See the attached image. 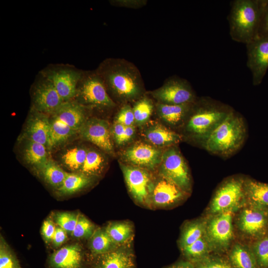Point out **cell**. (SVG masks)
I'll return each instance as SVG.
<instances>
[{
	"label": "cell",
	"mask_w": 268,
	"mask_h": 268,
	"mask_svg": "<svg viewBox=\"0 0 268 268\" xmlns=\"http://www.w3.org/2000/svg\"><path fill=\"white\" fill-rule=\"evenodd\" d=\"M95 71L108 94L110 92L123 105L135 102L146 94L138 68L127 60L107 58L100 64Z\"/></svg>",
	"instance_id": "cell-1"
},
{
	"label": "cell",
	"mask_w": 268,
	"mask_h": 268,
	"mask_svg": "<svg viewBox=\"0 0 268 268\" xmlns=\"http://www.w3.org/2000/svg\"><path fill=\"white\" fill-rule=\"evenodd\" d=\"M266 1H233L228 18L230 35L233 40L247 44L258 36Z\"/></svg>",
	"instance_id": "cell-2"
},
{
	"label": "cell",
	"mask_w": 268,
	"mask_h": 268,
	"mask_svg": "<svg viewBox=\"0 0 268 268\" xmlns=\"http://www.w3.org/2000/svg\"><path fill=\"white\" fill-rule=\"evenodd\" d=\"M246 135L243 118L231 111L202 145L209 152L227 156L242 146Z\"/></svg>",
	"instance_id": "cell-3"
},
{
	"label": "cell",
	"mask_w": 268,
	"mask_h": 268,
	"mask_svg": "<svg viewBox=\"0 0 268 268\" xmlns=\"http://www.w3.org/2000/svg\"><path fill=\"white\" fill-rule=\"evenodd\" d=\"M232 111L206 99L193 103L186 126L187 133L203 143Z\"/></svg>",
	"instance_id": "cell-4"
},
{
	"label": "cell",
	"mask_w": 268,
	"mask_h": 268,
	"mask_svg": "<svg viewBox=\"0 0 268 268\" xmlns=\"http://www.w3.org/2000/svg\"><path fill=\"white\" fill-rule=\"evenodd\" d=\"M74 100L89 108L112 109L117 105L95 70L84 71L77 85Z\"/></svg>",
	"instance_id": "cell-5"
},
{
	"label": "cell",
	"mask_w": 268,
	"mask_h": 268,
	"mask_svg": "<svg viewBox=\"0 0 268 268\" xmlns=\"http://www.w3.org/2000/svg\"><path fill=\"white\" fill-rule=\"evenodd\" d=\"M159 171L161 177L173 183L185 193L190 191L189 168L177 147H170L162 153Z\"/></svg>",
	"instance_id": "cell-6"
},
{
	"label": "cell",
	"mask_w": 268,
	"mask_h": 268,
	"mask_svg": "<svg viewBox=\"0 0 268 268\" xmlns=\"http://www.w3.org/2000/svg\"><path fill=\"white\" fill-rule=\"evenodd\" d=\"M42 72L52 81L64 102L74 100L84 71L69 65H57L50 66Z\"/></svg>",
	"instance_id": "cell-7"
},
{
	"label": "cell",
	"mask_w": 268,
	"mask_h": 268,
	"mask_svg": "<svg viewBox=\"0 0 268 268\" xmlns=\"http://www.w3.org/2000/svg\"><path fill=\"white\" fill-rule=\"evenodd\" d=\"M147 94L157 103L170 105L193 103L197 99L189 82L178 76L168 78L160 87Z\"/></svg>",
	"instance_id": "cell-8"
},
{
	"label": "cell",
	"mask_w": 268,
	"mask_h": 268,
	"mask_svg": "<svg viewBox=\"0 0 268 268\" xmlns=\"http://www.w3.org/2000/svg\"><path fill=\"white\" fill-rule=\"evenodd\" d=\"M32 89V108L51 115L64 102L52 81L40 71Z\"/></svg>",
	"instance_id": "cell-9"
},
{
	"label": "cell",
	"mask_w": 268,
	"mask_h": 268,
	"mask_svg": "<svg viewBox=\"0 0 268 268\" xmlns=\"http://www.w3.org/2000/svg\"><path fill=\"white\" fill-rule=\"evenodd\" d=\"M130 193L139 204L149 205L153 181L147 170L137 167L121 164Z\"/></svg>",
	"instance_id": "cell-10"
},
{
	"label": "cell",
	"mask_w": 268,
	"mask_h": 268,
	"mask_svg": "<svg viewBox=\"0 0 268 268\" xmlns=\"http://www.w3.org/2000/svg\"><path fill=\"white\" fill-rule=\"evenodd\" d=\"M245 198L244 181L231 178L224 182L216 191L210 204L212 212L230 211Z\"/></svg>",
	"instance_id": "cell-11"
},
{
	"label": "cell",
	"mask_w": 268,
	"mask_h": 268,
	"mask_svg": "<svg viewBox=\"0 0 268 268\" xmlns=\"http://www.w3.org/2000/svg\"><path fill=\"white\" fill-rule=\"evenodd\" d=\"M247 66L254 85L261 83L268 69V35L259 36L246 44Z\"/></svg>",
	"instance_id": "cell-12"
},
{
	"label": "cell",
	"mask_w": 268,
	"mask_h": 268,
	"mask_svg": "<svg viewBox=\"0 0 268 268\" xmlns=\"http://www.w3.org/2000/svg\"><path fill=\"white\" fill-rule=\"evenodd\" d=\"M161 151L149 144L140 143L126 149L122 154L123 159L132 166L153 170L159 165Z\"/></svg>",
	"instance_id": "cell-13"
},
{
	"label": "cell",
	"mask_w": 268,
	"mask_h": 268,
	"mask_svg": "<svg viewBox=\"0 0 268 268\" xmlns=\"http://www.w3.org/2000/svg\"><path fill=\"white\" fill-rule=\"evenodd\" d=\"M81 136L109 153L113 152L109 125L107 121L96 118L87 119L79 131Z\"/></svg>",
	"instance_id": "cell-14"
},
{
	"label": "cell",
	"mask_w": 268,
	"mask_h": 268,
	"mask_svg": "<svg viewBox=\"0 0 268 268\" xmlns=\"http://www.w3.org/2000/svg\"><path fill=\"white\" fill-rule=\"evenodd\" d=\"M185 193L173 183L160 176L153 182L149 205L156 207L170 206L181 200Z\"/></svg>",
	"instance_id": "cell-15"
},
{
	"label": "cell",
	"mask_w": 268,
	"mask_h": 268,
	"mask_svg": "<svg viewBox=\"0 0 268 268\" xmlns=\"http://www.w3.org/2000/svg\"><path fill=\"white\" fill-rule=\"evenodd\" d=\"M239 225L249 236H260L268 227V212L266 208L254 206L247 208L240 214Z\"/></svg>",
	"instance_id": "cell-16"
},
{
	"label": "cell",
	"mask_w": 268,
	"mask_h": 268,
	"mask_svg": "<svg viewBox=\"0 0 268 268\" xmlns=\"http://www.w3.org/2000/svg\"><path fill=\"white\" fill-rule=\"evenodd\" d=\"M50 133V116L32 108L25 129L24 137L27 140L40 143L48 147Z\"/></svg>",
	"instance_id": "cell-17"
},
{
	"label": "cell",
	"mask_w": 268,
	"mask_h": 268,
	"mask_svg": "<svg viewBox=\"0 0 268 268\" xmlns=\"http://www.w3.org/2000/svg\"><path fill=\"white\" fill-rule=\"evenodd\" d=\"M89 108L81 104L75 100L64 102L51 115L75 131H79L87 119V111Z\"/></svg>",
	"instance_id": "cell-18"
},
{
	"label": "cell",
	"mask_w": 268,
	"mask_h": 268,
	"mask_svg": "<svg viewBox=\"0 0 268 268\" xmlns=\"http://www.w3.org/2000/svg\"><path fill=\"white\" fill-rule=\"evenodd\" d=\"M209 240L217 247L223 248L233 236L231 211L219 213L211 220L207 226Z\"/></svg>",
	"instance_id": "cell-19"
},
{
	"label": "cell",
	"mask_w": 268,
	"mask_h": 268,
	"mask_svg": "<svg viewBox=\"0 0 268 268\" xmlns=\"http://www.w3.org/2000/svg\"><path fill=\"white\" fill-rule=\"evenodd\" d=\"M83 255L81 247L77 244L63 247L50 256L51 268H82Z\"/></svg>",
	"instance_id": "cell-20"
},
{
	"label": "cell",
	"mask_w": 268,
	"mask_h": 268,
	"mask_svg": "<svg viewBox=\"0 0 268 268\" xmlns=\"http://www.w3.org/2000/svg\"><path fill=\"white\" fill-rule=\"evenodd\" d=\"M126 246L99 255L96 268H134V254Z\"/></svg>",
	"instance_id": "cell-21"
},
{
	"label": "cell",
	"mask_w": 268,
	"mask_h": 268,
	"mask_svg": "<svg viewBox=\"0 0 268 268\" xmlns=\"http://www.w3.org/2000/svg\"><path fill=\"white\" fill-rule=\"evenodd\" d=\"M194 102L180 105L156 102L155 109L157 115L163 121L170 125L176 126L188 118Z\"/></svg>",
	"instance_id": "cell-22"
},
{
	"label": "cell",
	"mask_w": 268,
	"mask_h": 268,
	"mask_svg": "<svg viewBox=\"0 0 268 268\" xmlns=\"http://www.w3.org/2000/svg\"><path fill=\"white\" fill-rule=\"evenodd\" d=\"M144 135L151 144L160 147L174 145L182 139L180 134L160 125L148 128L144 132Z\"/></svg>",
	"instance_id": "cell-23"
},
{
	"label": "cell",
	"mask_w": 268,
	"mask_h": 268,
	"mask_svg": "<svg viewBox=\"0 0 268 268\" xmlns=\"http://www.w3.org/2000/svg\"><path fill=\"white\" fill-rule=\"evenodd\" d=\"M245 197L252 206L268 208V184L253 180L244 181Z\"/></svg>",
	"instance_id": "cell-24"
},
{
	"label": "cell",
	"mask_w": 268,
	"mask_h": 268,
	"mask_svg": "<svg viewBox=\"0 0 268 268\" xmlns=\"http://www.w3.org/2000/svg\"><path fill=\"white\" fill-rule=\"evenodd\" d=\"M105 229L113 242L118 247L129 245L134 234L133 225L126 221L111 222Z\"/></svg>",
	"instance_id": "cell-25"
},
{
	"label": "cell",
	"mask_w": 268,
	"mask_h": 268,
	"mask_svg": "<svg viewBox=\"0 0 268 268\" xmlns=\"http://www.w3.org/2000/svg\"><path fill=\"white\" fill-rule=\"evenodd\" d=\"M36 167L45 182L57 189L62 186L67 173L57 163L49 159Z\"/></svg>",
	"instance_id": "cell-26"
},
{
	"label": "cell",
	"mask_w": 268,
	"mask_h": 268,
	"mask_svg": "<svg viewBox=\"0 0 268 268\" xmlns=\"http://www.w3.org/2000/svg\"><path fill=\"white\" fill-rule=\"evenodd\" d=\"M90 238V249L95 255H103L119 247L113 242L105 229L96 230Z\"/></svg>",
	"instance_id": "cell-27"
},
{
	"label": "cell",
	"mask_w": 268,
	"mask_h": 268,
	"mask_svg": "<svg viewBox=\"0 0 268 268\" xmlns=\"http://www.w3.org/2000/svg\"><path fill=\"white\" fill-rule=\"evenodd\" d=\"M90 177L82 173H67L62 186L58 189L61 195H70L88 186Z\"/></svg>",
	"instance_id": "cell-28"
},
{
	"label": "cell",
	"mask_w": 268,
	"mask_h": 268,
	"mask_svg": "<svg viewBox=\"0 0 268 268\" xmlns=\"http://www.w3.org/2000/svg\"><path fill=\"white\" fill-rule=\"evenodd\" d=\"M50 133L48 148L53 147L67 140L76 132L62 122L50 117Z\"/></svg>",
	"instance_id": "cell-29"
},
{
	"label": "cell",
	"mask_w": 268,
	"mask_h": 268,
	"mask_svg": "<svg viewBox=\"0 0 268 268\" xmlns=\"http://www.w3.org/2000/svg\"><path fill=\"white\" fill-rule=\"evenodd\" d=\"M230 260L235 268H258L255 255L248 249L238 244L233 248Z\"/></svg>",
	"instance_id": "cell-30"
},
{
	"label": "cell",
	"mask_w": 268,
	"mask_h": 268,
	"mask_svg": "<svg viewBox=\"0 0 268 268\" xmlns=\"http://www.w3.org/2000/svg\"><path fill=\"white\" fill-rule=\"evenodd\" d=\"M23 151L25 161L36 167L48 160L47 147L41 143L27 140Z\"/></svg>",
	"instance_id": "cell-31"
},
{
	"label": "cell",
	"mask_w": 268,
	"mask_h": 268,
	"mask_svg": "<svg viewBox=\"0 0 268 268\" xmlns=\"http://www.w3.org/2000/svg\"><path fill=\"white\" fill-rule=\"evenodd\" d=\"M132 108L135 123L141 125L150 118L155 109V104L151 98L144 94L134 102Z\"/></svg>",
	"instance_id": "cell-32"
},
{
	"label": "cell",
	"mask_w": 268,
	"mask_h": 268,
	"mask_svg": "<svg viewBox=\"0 0 268 268\" xmlns=\"http://www.w3.org/2000/svg\"><path fill=\"white\" fill-rule=\"evenodd\" d=\"M105 165V158L100 152L95 150H88L80 170L81 173L90 177L100 174Z\"/></svg>",
	"instance_id": "cell-33"
},
{
	"label": "cell",
	"mask_w": 268,
	"mask_h": 268,
	"mask_svg": "<svg viewBox=\"0 0 268 268\" xmlns=\"http://www.w3.org/2000/svg\"><path fill=\"white\" fill-rule=\"evenodd\" d=\"M87 153L82 147H75L67 150L62 156L64 164L71 170H81Z\"/></svg>",
	"instance_id": "cell-34"
},
{
	"label": "cell",
	"mask_w": 268,
	"mask_h": 268,
	"mask_svg": "<svg viewBox=\"0 0 268 268\" xmlns=\"http://www.w3.org/2000/svg\"><path fill=\"white\" fill-rule=\"evenodd\" d=\"M205 227L201 222H191L185 226L180 237L181 249L192 244L204 236Z\"/></svg>",
	"instance_id": "cell-35"
},
{
	"label": "cell",
	"mask_w": 268,
	"mask_h": 268,
	"mask_svg": "<svg viewBox=\"0 0 268 268\" xmlns=\"http://www.w3.org/2000/svg\"><path fill=\"white\" fill-rule=\"evenodd\" d=\"M208 250V242L204 236L181 249L184 256L189 260L194 262L201 260L206 256Z\"/></svg>",
	"instance_id": "cell-36"
},
{
	"label": "cell",
	"mask_w": 268,
	"mask_h": 268,
	"mask_svg": "<svg viewBox=\"0 0 268 268\" xmlns=\"http://www.w3.org/2000/svg\"><path fill=\"white\" fill-rule=\"evenodd\" d=\"M0 268H21L17 258L1 237L0 242Z\"/></svg>",
	"instance_id": "cell-37"
},
{
	"label": "cell",
	"mask_w": 268,
	"mask_h": 268,
	"mask_svg": "<svg viewBox=\"0 0 268 268\" xmlns=\"http://www.w3.org/2000/svg\"><path fill=\"white\" fill-rule=\"evenodd\" d=\"M94 226L87 218L79 215L78 218L71 233L72 237L76 238H87L91 237L95 232Z\"/></svg>",
	"instance_id": "cell-38"
},
{
	"label": "cell",
	"mask_w": 268,
	"mask_h": 268,
	"mask_svg": "<svg viewBox=\"0 0 268 268\" xmlns=\"http://www.w3.org/2000/svg\"><path fill=\"white\" fill-rule=\"evenodd\" d=\"M79 214L69 212L57 213L55 216L57 224L65 230L67 233L71 234L76 226Z\"/></svg>",
	"instance_id": "cell-39"
},
{
	"label": "cell",
	"mask_w": 268,
	"mask_h": 268,
	"mask_svg": "<svg viewBox=\"0 0 268 268\" xmlns=\"http://www.w3.org/2000/svg\"><path fill=\"white\" fill-rule=\"evenodd\" d=\"M254 255L260 267H268V235L261 239L255 244Z\"/></svg>",
	"instance_id": "cell-40"
},
{
	"label": "cell",
	"mask_w": 268,
	"mask_h": 268,
	"mask_svg": "<svg viewBox=\"0 0 268 268\" xmlns=\"http://www.w3.org/2000/svg\"><path fill=\"white\" fill-rule=\"evenodd\" d=\"M115 122L125 126H132L135 124L132 107L129 104L123 105L115 117Z\"/></svg>",
	"instance_id": "cell-41"
},
{
	"label": "cell",
	"mask_w": 268,
	"mask_h": 268,
	"mask_svg": "<svg viewBox=\"0 0 268 268\" xmlns=\"http://www.w3.org/2000/svg\"><path fill=\"white\" fill-rule=\"evenodd\" d=\"M109 3L114 6L131 9H139L145 6L147 0H111Z\"/></svg>",
	"instance_id": "cell-42"
},
{
	"label": "cell",
	"mask_w": 268,
	"mask_h": 268,
	"mask_svg": "<svg viewBox=\"0 0 268 268\" xmlns=\"http://www.w3.org/2000/svg\"><path fill=\"white\" fill-rule=\"evenodd\" d=\"M56 227L51 219L45 220L42 225L41 231L42 236L47 242L52 241Z\"/></svg>",
	"instance_id": "cell-43"
},
{
	"label": "cell",
	"mask_w": 268,
	"mask_h": 268,
	"mask_svg": "<svg viewBox=\"0 0 268 268\" xmlns=\"http://www.w3.org/2000/svg\"><path fill=\"white\" fill-rule=\"evenodd\" d=\"M125 127L124 125L115 122L112 128V134L117 144H124V134Z\"/></svg>",
	"instance_id": "cell-44"
},
{
	"label": "cell",
	"mask_w": 268,
	"mask_h": 268,
	"mask_svg": "<svg viewBox=\"0 0 268 268\" xmlns=\"http://www.w3.org/2000/svg\"><path fill=\"white\" fill-rule=\"evenodd\" d=\"M67 238V232L59 226L56 227L52 242L54 247H58L65 242Z\"/></svg>",
	"instance_id": "cell-45"
},
{
	"label": "cell",
	"mask_w": 268,
	"mask_h": 268,
	"mask_svg": "<svg viewBox=\"0 0 268 268\" xmlns=\"http://www.w3.org/2000/svg\"><path fill=\"white\" fill-rule=\"evenodd\" d=\"M198 268H233L226 263L217 260L204 261L199 264Z\"/></svg>",
	"instance_id": "cell-46"
},
{
	"label": "cell",
	"mask_w": 268,
	"mask_h": 268,
	"mask_svg": "<svg viewBox=\"0 0 268 268\" xmlns=\"http://www.w3.org/2000/svg\"><path fill=\"white\" fill-rule=\"evenodd\" d=\"M266 35H268V0L265 4L258 36Z\"/></svg>",
	"instance_id": "cell-47"
},
{
	"label": "cell",
	"mask_w": 268,
	"mask_h": 268,
	"mask_svg": "<svg viewBox=\"0 0 268 268\" xmlns=\"http://www.w3.org/2000/svg\"><path fill=\"white\" fill-rule=\"evenodd\" d=\"M135 129L134 126H126L124 134V144L130 141L135 134Z\"/></svg>",
	"instance_id": "cell-48"
},
{
	"label": "cell",
	"mask_w": 268,
	"mask_h": 268,
	"mask_svg": "<svg viewBox=\"0 0 268 268\" xmlns=\"http://www.w3.org/2000/svg\"><path fill=\"white\" fill-rule=\"evenodd\" d=\"M167 268H194V267L191 264L184 262L173 265Z\"/></svg>",
	"instance_id": "cell-49"
}]
</instances>
